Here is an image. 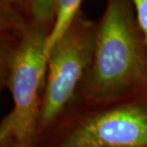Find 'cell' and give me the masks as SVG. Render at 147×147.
<instances>
[{"mask_svg":"<svg viewBox=\"0 0 147 147\" xmlns=\"http://www.w3.org/2000/svg\"><path fill=\"white\" fill-rule=\"evenodd\" d=\"M147 89V43L131 0H106L95 49L75 106L121 99Z\"/></svg>","mask_w":147,"mask_h":147,"instance_id":"cell-1","label":"cell"},{"mask_svg":"<svg viewBox=\"0 0 147 147\" xmlns=\"http://www.w3.org/2000/svg\"><path fill=\"white\" fill-rule=\"evenodd\" d=\"M51 29L30 19L0 25V82L13 108L0 124V147H36Z\"/></svg>","mask_w":147,"mask_h":147,"instance_id":"cell-2","label":"cell"},{"mask_svg":"<svg viewBox=\"0 0 147 147\" xmlns=\"http://www.w3.org/2000/svg\"><path fill=\"white\" fill-rule=\"evenodd\" d=\"M36 147H147V89L106 103L75 106Z\"/></svg>","mask_w":147,"mask_h":147,"instance_id":"cell-3","label":"cell"},{"mask_svg":"<svg viewBox=\"0 0 147 147\" xmlns=\"http://www.w3.org/2000/svg\"><path fill=\"white\" fill-rule=\"evenodd\" d=\"M96 36V21L79 10L50 49L38 117L36 145L75 105L92 61Z\"/></svg>","mask_w":147,"mask_h":147,"instance_id":"cell-4","label":"cell"},{"mask_svg":"<svg viewBox=\"0 0 147 147\" xmlns=\"http://www.w3.org/2000/svg\"><path fill=\"white\" fill-rule=\"evenodd\" d=\"M81 2L82 0H59L58 1L55 24L47 43V57H48L50 49L58 40V38L62 36L75 17L76 13L80 10Z\"/></svg>","mask_w":147,"mask_h":147,"instance_id":"cell-5","label":"cell"},{"mask_svg":"<svg viewBox=\"0 0 147 147\" xmlns=\"http://www.w3.org/2000/svg\"><path fill=\"white\" fill-rule=\"evenodd\" d=\"M59 0H29V19L52 29L54 27Z\"/></svg>","mask_w":147,"mask_h":147,"instance_id":"cell-6","label":"cell"},{"mask_svg":"<svg viewBox=\"0 0 147 147\" xmlns=\"http://www.w3.org/2000/svg\"><path fill=\"white\" fill-rule=\"evenodd\" d=\"M29 0H0V25H9L29 19Z\"/></svg>","mask_w":147,"mask_h":147,"instance_id":"cell-7","label":"cell"},{"mask_svg":"<svg viewBox=\"0 0 147 147\" xmlns=\"http://www.w3.org/2000/svg\"><path fill=\"white\" fill-rule=\"evenodd\" d=\"M147 43V0H131Z\"/></svg>","mask_w":147,"mask_h":147,"instance_id":"cell-8","label":"cell"}]
</instances>
